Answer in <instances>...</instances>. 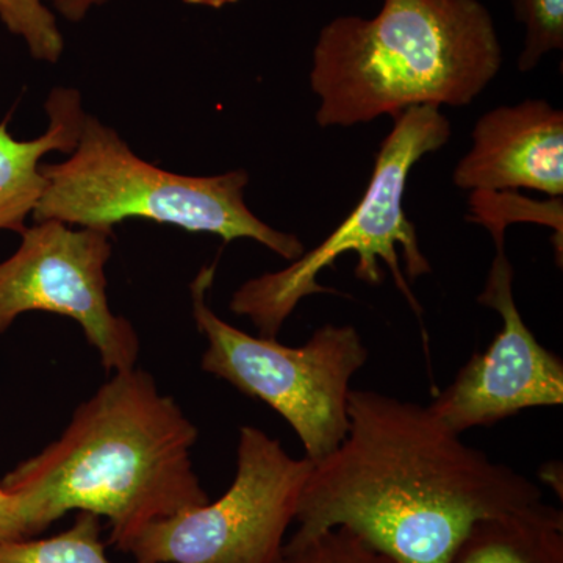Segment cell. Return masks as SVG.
I'll list each match as a JSON object with an SVG mask.
<instances>
[{"label":"cell","mask_w":563,"mask_h":563,"mask_svg":"<svg viewBox=\"0 0 563 563\" xmlns=\"http://www.w3.org/2000/svg\"><path fill=\"white\" fill-rule=\"evenodd\" d=\"M496 255L477 302L496 310L503 329L484 352H474L453 384L435 393L429 410L461 435L488 428L532 407L563 404V362L543 347L514 298V268L506 254V229H490Z\"/></svg>","instance_id":"cell-9"},{"label":"cell","mask_w":563,"mask_h":563,"mask_svg":"<svg viewBox=\"0 0 563 563\" xmlns=\"http://www.w3.org/2000/svg\"><path fill=\"white\" fill-rule=\"evenodd\" d=\"M54 9L70 22L85 20L88 13L96 7L106 5L111 0H47Z\"/></svg>","instance_id":"cell-18"},{"label":"cell","mask_w":563,"mask_h":563,"mask_svg":"<svg viewBox=\"0 0 563 563\" xmlns=\"http://www.w3.org/2000/svg\"><path fill=\"white\" fill-rule=\"evenodd\" d=\"M49 128L35 140L14 139L9 122H0V231L22 233L33 213L46 179L41 161L51 152L70 154L79 140L85 120L80 92L55 88L46 102Z\"/></svg>","instance_id":"cell-11"},{"label":"cell","mask_w":563,"mask_h":563,"mask_svg":"<svg viewBox=\"0 0 563 563\" xmlns=\"http://www.w3.org/2000/svg\"><path fill=\"white\" fill-rule=\"evenodd\" d=\"M492 14L477 0H385L372 20L329 22L310 85L321 128H352L412 107L472 103L501 69Z\"/></svg>","instance_id":"cell-3"},{"label":"cell","mask_w":563,"mask_h":563,"mask_svg":"<svg viewBox=\"0 0 563 563\" xmlns=\"http://www.w3.org/2000/svg\"><path fill=\"white\" fill-rule=\"evenodd\" d=\"M185 3L190 5L210 7V9H221V7L229 5V3L239 2V0H184Z\"/></svg>","instance_id":"cell-19"},{"label":"cell","mask_w":563,"mask_h":563,"mask_svg":"<svg viewBox=\"0 0 563 563\" xmlns=\"http://www.w3.org/2000/svg\"><path fill=\"white\" fill-rule=\"evenodd\" d=\"M46 185L33 220L107 229L144 218L188 232L213 233L224 243L247 239L285 261L303 254L292 233L276 231L244 201L250 174L181 176L140 158L114 129L85 114L79 140L62 163H41Z\"/></svg>","instance_id":"cell-4"},{"label":"cell","mask_w":563,"mask_h":563,"mask_svg":"<svg viewBox=\"0 0 563 563\" xmlns=\"http://www.w3.org/2000/svg\"><path fill=\"white\" fill-rule=\"evenodd\" d=\"M198 429L150 373H113L68 428L0 479L31 507L36 533L69 512L106 518L122 551L157 521L209 503L192 466Z\"/></svg>","instance_id":"cell-2"},{"label":"cell","mask_w":563,"mask_h":563,"mask_svg":"<svg viewBox=\"0 0 563 563\" xmlns=\"http://www.w3.org/2000/svg\"><path fill=\"white\" fill-rule=\"evenodd\" d=\"M0 563H110L101 518L77 512L66 531L0 542Z\"/></svg>","instance_id":"cell-13"},{"label":"cell","mask_w":563,"mask_h":563,"mask_svg":"<svg viewBox=\"0 0 563 563\" xmlns=\"http://www.w3.org/2000/svg\"><path fill=\"white\" fill-rule=\"evenodd\" d=\"M36 536L29 503L20 495L0 488V542Z\"/></svg>","instance_id":"cell-17"},{"label":"cell","mask_w":563,"mask_h":563,"mask_svg":"<svg viewBox=\"0 0 563 563\" xmlns=\"http://www.w3.org/2000/svg\"><path fill=\"white\" fill-rule=\"evenodd\" d=\"M347 415L343 442L303 485L296 532L343 526L398 563H450L474 523L542 501L539 485L428 406L351 390Z\"/></svg>","instance_id":"cell-1"},{"label":"cell","mask_w":563,"mask_h":563,"mask_svg":"<svg viewBox=\"0 0 563 563\" xmlns=\"http://www.w3.org/2000/svg\"><path fill=\"white\" fill-rule=\"evenodd\" d=\"M217 266H202L190 285L192 318L207 340L203 372L272 407L299 437L306 457L322 461L350 429L351 380L369 357L361 333L354 325L325 324L292 347L240 331L211 310Z\"/></svg>","instance_id":"cell-6"},{"label":"cell","mask_w":563,"mask_h":563,"mask_svg":"<svg viewBox=\"0 0 563 563\" xmlns=\"http://www.w3.org/2000/svg\"><path fill=\"white\" fill-rule=\"evenodd\" d=\"M0 21L27 44L35 60H60L65 41L44 0H0Z\"/></svg>","instance_id":"cell-15"},{"label":"cell","mask_w":563,"mask_h":563,"mask_svg":"<svg viewBox=\"0 0 563 563\" xmlns=\"http://www.w3.org/2000/svg\"><path fill=\"white\" fill-rule=\"evenodd\" d=\"M391 132L384 140L374 163L372 180L358 206L312 251L287 268L244 282L233 292L231 310L250 318L265 339H277L285 321L307 296L339 292L322 287L318 276L344 254L357 255L355 277L366 284L384 280L380 262L390 269L396 287L421 318V303L409 280L432 273L422 254L417 228L404 209L407 180L413 166L451 139L450 120L437 107H412L393 118Z\"/></svg>","instance_id":"cell-5"},{"label":"cell","mask_w":563,"mask_h":563,"mask_svg":"<svg viewBox=\"0 0 563 563\" xmlns=\"http://www.w3.org/2000/svg\"><path fill=\"white\" fill-rule=\"evenodd\" d=\"M450 563H563V512L537 501L477 521Z\"/></svg>","instance_id":"cell-12"},{"label":"cell","mask_w":563,"mask_h":563,"mask_svg":"<svg viewBox=\"0 0 563 563\" xmlns=\"http://www.w3.org/2000/svg\"><path fill=\"white\" fill-rule=\"evenodd\" d=\"M472 150L455 166L468 191L528 190L563 195V113L543 99L498 107L474 125Z\"/></svg>","instance_id":"cell-10"},{"label":"cell","mask_w":563,"mask_h":563,"mask_svg":"<svg viewBox=\"0 0 563 563\" xmlns=\"http://www.w3.org/2000/svg\"><path fill=\"white\" fill-rule=\"evenodd\" d=\"M518 21L526 25L518 69L529 73L544 55L563 47V0H514Z\"/></svg>","instance_id":"cell-16"},{"label":"cell","mask_w":563,"mask_h":563,"mask_svg":"<svg viewBox=\"0 0 563 563\" xmlns=\"http://www.w3.org/2000/svg\"><path fill=\"white\" fill-rule=\"evenodd\" d=\"M20 247L0 262V335L24 313L73 318L98 351L106 372L135 368L140 339L131 321L111 312L106 266L113 231L41 221L21 233Z\"/></svg>","instance_id":"cell-8"},{"label":"cell","mask_w":563,"mask_h":563,"mask_svg":"<svg viewBox=\"0 0 563 563\" xmlns=\"http://www.w3.org/2000/svg\"><path fill=\"white\" fill-rule=\"evenodd\" d=\"M277 563H398L376 550L351 529L314 533L295 532L284 544Z\"/></svg>","instance_id":"cell-14"},{"label":"cell","mask_w":563,"mask_h":563,"mask_svg":"<svg viewBox=\"0 0 563 563\" xmlns=\"http://www.w3.org/2000/svg\"><path fill=\"white\" fill-rule=\"evenodd\" d=\"M312 468L309 459H292L280 440L242 426L228 492L147 526L122 553L133 563H277Z\"/></svg>","instance_id":"cell-7"}]
</instances>
